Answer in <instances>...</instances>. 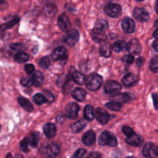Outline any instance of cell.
I'll list each match as a JSON object with an SVG mask.
<instances>
[{
  "label": "cell",
  "instance_id": "obj_1",
  "mask_svg": "<svg viewBox=\"0 0 158 158\" xmlns=\"http://www.w3.org/2000/svg\"><path fill=\"white\" fill-rule=\"evenodd\" d=\"M102 82V78L97 73H92L86 79V88L90 91H96L98 89Z\"/></svg>",
  "mask_w": 158,
  "mask_h": 158
},
{
  "label": "cell",
  "instance_id": "obj_2",
  "mask_svg": "<svg viewBox=\"0 0 158 158\" xmlns=\"http://www.w3.org/2000/svg\"><path fill=\"white\" fill-rule=\"evenodd\" d=\"M99 143L101 145L116 146L117 145V140L115 135L112 133L107 131H104L100 135Z\"/></svg>",
  "mask_w": 158,
  "mask_h": 158
},
{
  "label": "cell",
  "instance_id": "obj_3",
  "mask_svg": "<svg viewBox=\"0 0 158 158\" xmlns=\"http://www.w3.org/2000/svg\"><path fill=\"white\" fill-rule=\"evenodd\" d=\"M104 10L105 13L110 17H118L122 14L121 6L117 4L107 3L106 4Z\"/></svg>",
  "mask_w": 158,
  "mask_h": 158
},
{
  "label": "cell",
  "instance_id": "obj_4",
  "mask_svg": "<svg viewBox=\"0 0 158 158\" xmlns=\"http://www.w3.org/2000/svg\"><path fill=\"white\" fill-rule=\"evenodd\" d=\"M79 39V34L77 30L75 29L67 31L62 38L63 42L69 46L75 45Z\"/></svg>",
  "mask_w": 158,
  "mask_h": 158
},
{
  "label": "cell",
  "instance_id": "obj_5",
  "mask_svg": "<svg viewBox=\"0 0 158 158\" xmlns=\"http://www.w3.org/2000/svg\"><path fill=\"white\" fill-rule=\"evenodd\" d=\"M60 152V148L57 144L51 143L47 145L43 150V157L44 158H54Z\"/></svg>",
  "mask_w": 158,
  "mask_h": 158
},
{
  "label": "cell",
  "instance_id": "obj_6",
  "mask_svg": "<svg viewBox=\"0 0 158 158\" xmlns=\"http://www.w3.org/2000/svg\"><path fill=\"white\" fill-rule=\"evenodd\" d=\"M67 50L64 46H59L53 50L51 57L53 60L56 61L60 60L62 62H65L67 60Z\"/></svg>",
  "mask_w": 158,
  "mask_h": 158
},
{
  "label": "cell",
  "instance_id": "obj_7",
  "mask_svg": "<svg viewBox=\"0 0 158 158\" xmlns=\"http://www.w3.org/2000/svg\"><path fill=\"white\" fill-rule=\"evenodd\" d=\"M79 110L80 107L77 103L70 102L66 106L65 112L67 117L71 119H74L78 117Z\"/></svg>",
  "mask_w": 158,
  "mask_h": 158
},
{
  "label": "cell",
  "instance_id": "obj_8",
  "mask_svg": "<svg viewBox=\"0 0 158 158\" xmlns=\"http://www.w3.org/2000/svg\"><path fill=\"white\" fill-rule=\"evenodd\" d=\"M95 117L97 120L102 125L106 124L110 118V115L108 112L104 109L98 107L95 110Z\"/></svg>",
  "mask_w": 158,
  "mask_h": 158
},
{
  "label": "cell",
  "instance_id": "obj_9",
  "mask_svg": "<svg viewBox=\"0 0 158 158\" xmlns=\"http://www.w3.org/2000/svg\"><path fill=\"white\" fill-rule=\"evenodd\" d=\"M135 18L141 22H144L149 19V15L148 11L143 7H136L133 10Z\"/></svg>",
  "mask_w": 158,
  "mask_h": 158
},
{
  "label": "cell",
  "instance_id": "obj_10",
  "mask_svg": "<svg viewBox=\"0 0 158 158\" xmlns=\"http://www.w3.org/2000/svg\"><path fill=\"white\" fill-rule=\"evenodd\" d=\"M104 91L107 94H113L119 92L121 89V85L116 81H107L104 85Z\"/></svg>",
  "mask_w": 158,
  "mask_h": 158
},
{
  "label": "cell",
  "instance_id": "obj_11",
  "mask_svg": "<svg viewBox=\"0 0 158 158\" xmlns=\"http://www.w3.org/2000/svg\"><path fill=\"white\" fill-rule=\"evenodd\" d=\"M57 25L59 28L63 31H67L70 30L71 27V23L68 17L64 14H60L57 19Z\"/></svg>",
  "mask_w": 158,
  "mask_h": 158
},
{
  "label": "cell",
  "instance_id": "obj_12",
  "mask_svg": "<svg viewBox=\"0 0 158 158\" xmlns=\"http://www.w3.org/2000/svg\"><path fill=\"white\" fill-rule=\"evenodd\" d=\"M91 36L93 40L97 43H101L107 39V35L104 31L94 28L91 31Z\"/></svg>",
  "mask_w": 158,
  "mask_h": 158
},
{
  "label": "cell",
  "instance_id": "obj_13",
  "mask_svg": "<svg viewBox=\"0 0 158 158\" xmlns=\"http://www.w3.org/2000/svg\"><path fill=\"white\" fill-rule=\"evenodd\" d=\"M156 146L152 143H146L143 148V154L146 158H157L156 154Z\"/></svg>",
  "mask_w": 158,
  "mask_h": 158
},
{
  "label": "cell",
  "instance_id": "obj_14",
  "mask_svg": "<svg viewBox=\"0 0 158 158\" xmlns=\"http://www.w3.org/2000/svg\"><path fill=\"white\" fill-rule=\"evenodd\" d=\"M43 9L45 14L49 17L54 16L57 11V7L52 0H44Z\"/></svg>",
  "mask_w": 158,
  "mask_h": 158
},
{
  "label": "cell",
  "instance_id": "obj_15",
  "mask_svg": "<svg viewBox=\"0 0 158 158\" xmlns=\"http://www.w3.org/2000/svg\"><path fill=\"white\" fill-rule=\"evenodd\" d=\"M122 30L127 33H131L135 31V23L133 20L130 17H125L121 23Z\"/></svg>",
  "mask_w": 158,
  "mask_h": 158
},
{
  "label": "cell",
  "instance_id": "obj_16",
  "mask_svg": "<svg viewBox=\"0 0 158 158\" xmlns=\"http://www.w3.org/2000/svg\"><path fill=\"white\" fill-rule=\"evenodd\" d=\"M127 50L131 54H138L141 51V46L137 39L131 40L127 44Z\"/></svg>",
  "mask_w": 158,
  "mask_h": 158
},
{
  "label": "cell",
  "instance_id": "obj_17",
  "mask_svg": "<svg viewBox=\"0 0 158 158\" xmlns=\"http://www.w3.org/2000/svg\"><path fill=\"white\" fill-rule=\"evenodd\" d=\"M81 141L83 143L87 146H89L93 145L96 141V134L93 130L87 131L82 136Z\"/></svg>",
  "mask_w": 158,
  "mask_h": 158
},
{
  "label": "cell",
  "instance_id": "obj_18",
  "mask_svg": "<svg viewBox=\"0 0 158 158\" xmlns=\"http://www.w3.org/2000/svg\"><path fill=\"white\" fill-rule=\"evenodd\" d=\"M143 138L136 133H133L130 136L127 137L125 141L126 142L133 146H140L143 143Z\"/></svg>",
  "mask_w": 158,
  "mask_h": 158
},
{
  "label": "cell",
  "instance_id": "obj_19",
  "mask_svg": "<svg viewBox=\"0 0 158 158\" xmlns=\"http://www.w3.org/2000/svg\"><path fill=\"white\" fill-rule=\"evenodd\" d=\"M43 131L47 138H52L56 136V126L54 123H47L43 126Z\"/></svg>",
  "mask_w": 158,
  "mask_h": 158
},
{
  "label": "cell",
  "instance_id": "obj_20",
  "mask_svg": "<svg viewBox=\"0 0 158 158\" xmlns=\"http://www.w3.org/2000/svg\"><path fill=\"white\" fill-rule=\"evenodd\" d=\"M122 81L124 85L127 86H132L136 84L138 82V78L135 74L132 73H128L124 75Z\"/></svg>",
  "mask_w": 158,
  "mask_h": 158
},
{
  "label": "cell",
  "instance_id": "obj_21",
  "mask_svg": "<svg viewBox=\"0 0 158 158\" xmlns=\"http://www.w3.org/2000/svg\"><path fill=\"white\" fill-rule=\"evenodd\" d=\"M31 79L33 85L38 87L43 84V80H44V77L41 72L38 70H36L32 73Z\"/></svg>",
  "mask_w": 158,
  "mask_h": 158
},
{
  "label": "cell",
  "instance_id": "obj_22",
  "mask_svg": "<svg viewBox=\"0 0 158 158\" xmlns=\"http://www.w3.org/2000/svg\"><path fill=\"white\" fill-rule=\"evenodd\" d=\"M72 96L78 101H83L86 95V91L81 88H76L72 91Z\"/></svg>",
  "mask_w": 158,
  "mask_h": 158
},
{
  "label": "cell",
  "instance_id": "obj_23",
  "mask_svg": "<svg viewBox=\"0 0 158 158\" xmlns=\"http://www.w3.org/2000/svg\"><path fill=\"white\" fill-rule=\"evenodd\" d=\"M99 54L101 56L105 57H109L111 55L112 48L110 44L107 43H103L99 48Z\"/></svg>",
  "mask_w": 158,
  "mask_h": 158
},
{
  "label": "cell",
  "instance_id": "obj_24",
  "mask_svg": "<svg viewBox=\"0 0 158 158\" xmlns=\"http://www.w3.org/2000/svg\"><path fill=\"white\" fill-rule=\"evenodd\" d=\"M18 102L25 110L31 112L33 110V106L31 103L25 98L20 96L18 98Z\"/></svg>",
  "mask_w": 158,
  "mask_h": 158
},
{
  "label": "cell",
  "instance_id": "obj_25",
  "mask_svg": "<svg viewBox=\"0 0 158 158\" xmlns=\"http://www.w3.org/2000/svg\"><path fill=\"white\" fill-rule=\"evenodd\" d=\"M130 99V96L127 93H119V94H116L115 95L112 96L110 98V99L112 101H115L117 102H127Z\"/></svg>",
  "mask_w": 158,
  "mask_h": 158
},
{
  "label": "cell",
  "instance_id": "obj_26",
  "mask_svg": "<svg viewBox=\"0 0 158 158\" xmlns=\"http://www.w3.org/2000/svg\"><path fill=\"white\" fill-rule=\"evenodd\" d=\"M72 78L75 83L80 85H82L84 83H85L86 79L85 78V76L79 72H73L72 73Z\"/></svg>",
  "mask_w": 158,
  "mask_h": 158
},
{
  "label": "cell",
  "instance_id": "obj_27",
  "mask_svg": "<svg viewBox=\"0 0 158 158\" xmlns=\"http://www.w3.org/2000/svg\"><path fill=\"white\" fill-rule=\"evenodd\" d=\"M83 116L85 119L89 120V121L93 120L94 119L95 115L94 114L93 107L91 105L88 104L85 107L84 112H83Z\"/></svg>",
  "mask_w": 158,
  "mask_h": 158
},
{
  "label": "cell",
  "instance_id": "obj_28",
  "mask_svg": "<svg viewBox=\"0 0 158 158\" xmlns=\"http://www.w3.org/2000/svg\"><path fill=\"white\" fill-rule=\"evenodd\" d=\"M112 49L116 52H120L127 49V44L124 41L118 40L114 43L112 46Z\"/></svg>",
  "mask_w": 158,
  "mask_h": 158
},
{
  "label": "cell",
  "instance_id": "obj_29",
  "mask_svg": "<svg viewBox=\"0 0 158 158\" xmlns=\"http://www.w3.org/2000/svg\"><path fill=\"white\" fill-rule=\"evenodd\" d=\"M85 127H86V123L83 120H80L72 124L70 127V128L72 132L78 133L82 131Z\"/></svg>",
  "mask_w": 158,
  "mask_h": 158
},
{
  "label": "cell",
  "instance_id": "obj_30",
  "mask_svg": "<svg viewBox=\"0 0 158 158\" xmlns=\"http://www.w3.org/2000/svg\"><path fill=\"white\" fill-rule=\"evenodd\" d=\"M33 101L37 105H41L48 102L45 95L41 93H36L33 96Z\"/></svg>",
  "mask_w": 158,
  "mask_h": 158
},
{
  "label": "cell",
  "instance_id": "obj_31",
  "mask_svg": "<svg viewBox=\"0 0 158 158\" xmlns=\"http://www.w3.org/2000/svg\"><path fill=\"white\" fill-rule=\"evenodd\" d=\"M29 59L28 56L23 52H17L14 57V59L15 62L18 63H23L26 61H27Z\"/></svg>",
  "mask_w": 158,
  "mask_h": 158
},
{
  "label": "cell",
  "instance_id": "obj_32",
  "mask_svg": "<svg viewBox=\"0 0 158 158\" xmlns=\"http://www.w3.org/2000/svg\"><path fill=\"white\" fill-rule=\"evenodd\" d=\"M39 139H40V134L38 131H35L31 133V135L30 136V138L28 139V141H29L30 144L33 148H36L38 143Z\"/></svg>",
  "mask_w": 158,
  "mask_h": 158
},
{
  "label": "cell",
  "instance_id": "obj_33",
  "mask_svg": "<svg viewBox=\"0 0 158 158\" xmlns=\"http://www.w3.org/2000/svg\"><path fill=\"white\" fill-rule=\"evenodd\" d=\"M20 19L18 16L14 17L13 19H12L11 20H10L9 22H8L7 23H4L1 25V30H6L7 29H9V28H12L14 25H15L16 23H17L19 21Z\"/></svg>",
  "mask_w": 158,
  "mask_h": 158
},
{
  "label": "cell",
  "instance_id": "obj_34",
  "mask_svg": "<svg viewBox=\"0 0 158 158\" xmlns=\"http://www.w3.org/2000/svg\"><path fill=\"white\" fill-rule=\"evenodd\" d=\"M105 106L107 108L109 109L110 110H114V111H118L122 108V105L120 102H117L111 101L110 102H109L106 103Z\"/></svg>",
  "mask_w": 158,
  "mask_h": 158
},
{
  "label": "cell",
  "instance_id": "obj_35",
  "mask_svg": "<svg viewBox=\"0 0 158 158\" xmlns=\"http://www.w3.org/2000/svg\"><path fill=\"white\" fill-rule=\"evenodd\" d=\"M109 27V25L107 22L104 19H99L96 21L95 23L94 28H96L98 29L101 30L102 31L106 30Z\"/></svg>",
  "mask_w": 158,
  "mask_h": 158
},
{
  "label": "cell",
  "instance_id": "obj_36",
  "mask_svg": "<svg viewBox=\"0 0 158 158\" xmlns=\"http://www.w3.org/2000/svg\"><path fill=\"white\" fill-rule=\"evenodd\" d=\"M150 69L154 73L158 72V56L151 59L150 61Z\"/></svg>",
  "mask_w": 158,
  "mask_h": 158
},
{
  "label": "cell",
  "instance_id": "obj_37",
  "mask_svg": "<svg viewBox=\"0 0 158 158\" xmlns=\"http://www.w3.org/2000/svg\"><path fill=\"white\" fill-rule=\"evenodd\" d=\"M29 141L27 138H25L23 140L20 141V149L22 151L24 152H28L29 151L28 149V144H29Z\"/></svg>",
  "mask_w": 158,
  "mask_h": 158
},
{
  "label": "cell",
  "instance_id": "obj_38",
  "mask_svg": "<svg viewBox=\"0 0 158 158\" xmlns=\"http://www.w3.org/2000/svg\"><path fill=\"white\" fill-rule=\"evenodd\" d=\"M40 66L43 69H48L50 65V60L48 57H43L40 59L38 62Z\"/></svg>",
  "mask_w": 158,
  "mask_h": 158
},
{
  "label": "cell",
  "instance_id": "obj_39",
  "mask_svg": "<svg viewBox=\"0 0 158 158\" xmlns=\"http://www.w3.org/2000/svg\"><path fill=\"white\" fill-rule=\"evenodd\" d=\"M20 83L22 85H23L24 86H30L31 85H33L31 78L27 77H23L21 78Z\"/></svg>",
  "mask_w": 158,
  "mask_h": 158
},
{
  "label": "cell",
  "instance_id": "obj_40",
  "mask_svg": "<svg viewBox=\"0 0 158 158\" xmlns=\"http://www.w3.org/2000/svg\"><path fill=\"white\" fill-rule=\"evenodd\" d=\"M122 131L127 137L130 136L133 133H135L134 131L133 130V129L131 127H128V126H124V127H123Z\"/></svg>",
  "mask_w": 158,
  "mask_h": 158
},
{
  "label": "cell",
  "instance_id": "obj_41",
  "mask_svg": "<svg viewBox=\"0 0 158 158\" xmlns=\"http://www.w3.org/2000/svg\"><path fill=\"white\" fill-rule=\"evenodd\" d=\"M86 153V150L84 149H79L75 151L72 156V158H81Z\"/></svg>",
  "mask_w": 158,
  "mask_h": 158
},
{
  "label": "cell",
  "instance_id": "obj_42",
  "mask_svg": "<svg viewBox=\"0 0 158 158\" xmlns=\"http://www.w3.org/2000/svg\"><path fill=\"white\" fill-rule=\"evenodd\" d=\"M10 48L14 51H21L24 49V46L21 43H14L10 45Z\"/></svg>",
  "mask_w": 158,
  "mask_h": 158
},
{
  "label": "cell",
  "instance_id": "obj_43",
  "mask_svg": "<svg viewBox=\"0 0 158 158\" xmlns=\"http://www.w3.org/2000/svg\"><path fill=\"white\" fill-rule=\"evenodd\" d=\"M24 69H25V72H26L28 74L33 73L35 72V67L33 66V64H26V65L24 66Z\"/></svg>",
  "mask_w": 158,
  "mask_h": 158
},
{
  "label": "cell",
  "instance_id": "obj_44",
  "mask_svg": "<svg viewBox=\"0 0 158 158\" xmlns=\"http://www.w3.org/2000/svg\"><path fill=\"white\" fill-rule=\"evenodd\" d=\"M123 61L127 64H131L134 60V57L131 54H127L123 56L122 59Z\"/></svg>",
  "mask_w": 158,
  "mask_h": 158
},
{
  "label": "cell",
  "instance_id": "obj_45",
  "mask_svg": "<svg viewBox=\"0 0 158 158\" xmlns=\"http://www.w3.org/2000/svg\"><path fill=\"white\" fill-rule=\"evenodd\" d=\"M44 95H45L46 98H47V100H48V102H51L54 101V96L52 95V94L50 91H49L48 90H44Z\"/></svg>",
  "mask_w": 158,
  "mask_h": 158
},
{
  "label": "cell",
  "instance_id": "obj_46",
  "mask_svg": "<svg viewBox=\"0 0 158 158\" xmlns=\"http://www.w3.org/2000/svg\"><path fill=\"white\" fill-rule=\"evenodd\" d=\"M154 106L156 109H158V95L156 94H153L152 95Z\"/></svg>",
  "mask_w": 158,
  "mask_h": 158
},
{
  "label": "cell",
  "instance_id": "obj_47",
  "mask_svg": "<svg viewBox=\"0 0 158 158\" xmlns=\"http://www.w3.org/2000/svg\"><path fill=\"white\" fill-rule=\"evenodd\" d=\"M88 158H101V155L98 152H91L89 153Z\"/></svg>",
  "mask_w": 158,
  "mask_h": 158
},
{
  "label": "cell",
  "instance_id": "obj_48",
  "mask_svg": "<svg viewBox=\"0 0 158 158\" xmlns=\"http://www.w3.org/2000/svg\"><path fill=\"white\" fill-rule=\"evenodd\" d=\"M144 59L143 57H138L136 60V65L139 67H141L144 64Z\"/></svg>",
  "mask_w": 158,
  "mask_h": 158
},
{
  "label": "cell",
  "instance_id": "obj_49",
  "mask_svg": "<svg viewBox=\"0 0 158 158\" xmlns=\"http://www.w3.org/2000/svg\"><path fill=\"white\" fill-rule=\"evenodd\" d=\"M152 48L156 51L158 52V40H155L152 44Z\"/></svg>",
  "mask_w": 158,
  "mask_h": 158
},
{
  "label": "cell",
  "instance_id": "obj_50",
  "mask_svg": "<svg viewBox=\"0 0 158 158\" xmlns=\"http://www.w3.org/2000/svg\"><path fill=\"white\" fill-rule=\"evenodd\" d=\"M153 36L156 38L158 39V28H157L153 33Z\"/></svg>",
  "mask_w": 158,
  "mask_h": 158
},
{
  "label": "cell",
  "instance_id": "obj_51",
  "mask_svg": "<svg viewBox=\"0 0 158 158\" xmlns=\"http://www.w3.org/2000/svg\"><path fill=\"white\" fill-rule=\"evenodd\" d=\"M155 10L157 12V14H158V0L156 1V4H155Z\"/></svg>",
  "mask_w": 158,
  "mask_h": 158
},
{
  "label": "cell",
  "instance_id": "obj_52",
  "mask_svg": "<svg viewBox=\"0 0 158 158\" xmlns=\"http://www.w3.org/2000/svg\"><path fill=\"white\" fill-rule=\"evenodd\" d=\"M6 158H13V157H12L11 153L8 152V153L7 154V155H6Z\"/></svg>",
  "mask_w": 158,
  "mask_h": 158
},
{
  "label": "cell",
  "instance_id": "obj_53",
  "mask_svg": "<svg viewBox=\"0 0 158 158\" xmlns=\"http://www.w3.org/2000/svg\"><path fill=\"white\" fill-rule=\"evenodd\" d=\"M154 25L156 27H158V19L155 21Z\"/></svg>",
  "mask_w": 158,
  "mask_h": 158
},
{
  "label": "cell",
  "instance_id": "obj_54",
  "mask_svg": "<svg viewBox=\"0 0 158 158\" xmlns=\"http://www.w3.org/2000/svg\"><path fill=\"white\" fill-rule=\"evenodd\" d=\"M155 151H156V154L157 156L158 157V146H156V149H155Z\"/></svg>",
  "mask_w": 158,
  "mask_h": 158
},
{
  "label": "cell",
  "instance_id": "obj_55",
  "mask_svg": "<svg viewBox=\"0 0 158 158\" xmlns=\"http://www.w3.org/2000/svg\"><path fill=\"white\" fill-rule=\"evenodd\" d=\"M14 158H23V157L22 156H20V155H17V156H15Z\"/></svg>",
  "mask_w": 158,
  "mask_h": 158
},
{
  "label": "cell",
  "instance_id": "obj_56",
  "mask_svg": "<svg viewBox=\"0 0 158 158\" xmlns=\"http://www.w3.org/2000/svg\"><path fill=\"white\" fill-rule=\"evenodd\" d=\"M136 1H139V2H140V1H144V0H136Z\"/></svg>",
  "mask_w": 158,
  "mask_h": 158
},
{
  "label": "cell",
  "instance_id": "obj_57",
  "mask_svg": "<svg viewBox=\"0 0 158 158\" xmlns=\"http://www.w3.org/2000/svg\"><path fill=\"white\" fill-rule=\"evenodd\" d=\"M126 158H133V157H126Z\"/></svg>",
  "mask_w": 158,
  "mask_h": 158
},
{
  "label": "cell",
  "instance_id": "obj_58",
  "mask_svg": "<svg viewBox=\"0 0 158 158\" xmlns=\"http://www.w3.org/2000/svg\"><path fill=\"white\" fill-rule=\"evenodd\" d=\"M86 158H88V157H86Z\"/></svg>",
  "mask_w": 158,
  "mask_h": 158
}]
</instances>
